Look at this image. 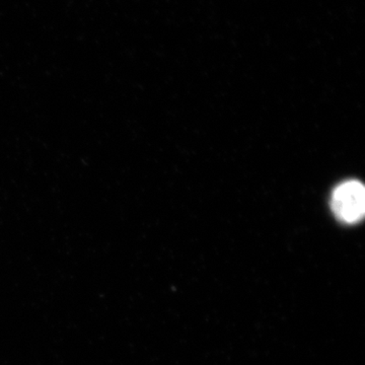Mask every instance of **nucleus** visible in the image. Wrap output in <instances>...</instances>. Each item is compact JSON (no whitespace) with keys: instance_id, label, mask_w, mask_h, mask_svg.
Here are the masks:
<instances>
[{"instance_id":"obj_1","label":"nucleus","mask_w":365,"mask_h":365,"mask_svg":"<svg viewBox=\"0 0 365 365\" xmlns=\"http://www.w3.org/2000/svg\"><path fill=\"white\" fill-rule=\"evenodd\" d=\"M331 207L340 222L354 225L364 218L365 189L359 181L351 180L340 184L333 191Z\"/></svg>"}]
</instances>
